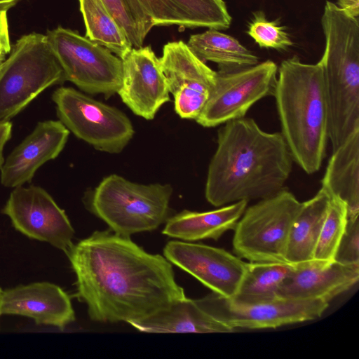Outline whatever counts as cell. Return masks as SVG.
I'll list each match as a JSON object with an SVG mask.
<instances>
[{"label": "cell", "mask_w": 359, "mask_h": 359, "mask_svg": "<svg viewBox=\"0 0 359 359\" xmlns=\"http://www.w3.org/2000/svg\"><path fill=\"white\" fill-rule=\"evenodd\" d=\"M66 255L76 276V297L93 321H139L187 297L172 264L130 236L95 231Z\"/></svg>", "instance_id": "1"}, {"label": "cell", "mask_w": 359, "mask_h": 359, "mask_svg": "<svg viewBox=\"0 0 359 359\" xmlns=\"http://www.w3.org/2000/svg\"><path fill=\"white\" fill-rule=\"evenodd\" d=\"M293 161L281 133L264 131L251 118L229 121L218 131L205 198L222 207L271 197L284 189Z\"/></svg>", "instance_id": "2"}, {"label": "cell", "mask_w": 359, "mask_h": 359, "mask_svg": "<svg viewBox=\"0 0 359 359\" xmlns=\"http://www.w3.org/2000/svg\"><path fill=\"white\" fill-rule=\"evenodd\" d=\"M283 135L295 161L307 174L318 171L329 140L323 66L294 55L278 69L273 93Z\"/></svg>", "instance_id": "3"}, {"label": "cell", "mask_w": 359, "mask_h": 359, "mask_svg": "<svg viewBox=\"0 0 359 359\" xmlns=\"http://www.w3.org/2000/svg\"><path fill=\"white\" fill-rule=\"evenodd\" d=\"M170 184H142L114 174L85 197L86 208L113 232L130 236L151 231L170 217Z\"/></svg>", "instance_id": "4"}, {"label": "cell", "mask_w": 359, "mask_h": 359, "mask_svg": "<svg viewBox=\"0 0 359 359\" xmlns=\"http://www.w3.org/2000/svg\"><path fill=\"white\" fill-rule=\"evenodd\" d=\"M0 63V121H9L47 88L65 81L46 35L20 37Z\"/></svg>", "instance_id": "5"}, {"label": "cell", "mask_w": 359, "mask_h": 359, "mask_svg": "<svg viewBox=\"0 0 359 359\" xmlns=\"http://www.w3.org/2000/svg\"><path fill=\"white\" fill-rule=\"evenodd\" d=\"M302 205L284 188L246 208L233 229L237 257L252 262H287L291 227Z\"/></svg>", "instance_id": "6"}, {"label": "cell", "mask_w": 359, "mask_h": 359, "mask_svg": "<svg viewBox=\"0 0 359 359\" xmlns=\"http://www.w3.org/2000/svg\"><path fill=\"white\" fill-rule=\"evenodd\" d=\"M47 38L65 81L89 94L117 93L123 78V61L105 47L70 29L58 27Z\"/></svg>", "instance_id": "7"}, {"label": "cell", "mask_w": 359, "mask_h": 359, "mask_svg": "<svg viewBox=\"0 0 359 359\" xmlns=\"http://www.w3.org/2000/svg\"><path fill=\"white\" fill-rule=\"evenodd\" d=\"M52 100L65 126L97 150L120 153L133 137V124L123 111L73 88L56 89Z\"/></svg>", "instance_id": "8"}, {"label": "cell", "mask_w": 359, "mask_h": 359, "mask_svg": "<svg viewBox=\"0 0 359 359\" xmlns=\"http://www.w3.org/2000/svg\"><path fill=\"white\" fill-rule=\"evenodd\" d=\"M277 74V65L269 60L236 71L217 72L196 122L211 128L245 117L255 102L273 94Z\"/></svg>", "instance_id": "9"}, {"label": "cell", "mask_w": 359, "mask_h": 359, "mask_svg": "<svg viewBox=\"0 0 359 359\" xmlns=\"http://www.w3.org/2000/svg\"><path fill=\"white\" fill-rule=\"evenodd\" d=\"M200 299L212 316L233 330L271 329L311 320L320 318L329 306L320 299L276 298L246 304L213 292Z\"/></svg>", "instance_id": "10"}, {"label": "cell", "mask_w": 359, "mask_h": 359, "mask_svg": "<svg viewBox=\"0 0 359 359\" xmlns=\"http://www.w3.org/2000/svg\"><path fill=\"white\" fill-rule=\"evenodd\" d=\"M1 212L17 231L32 239L65 254L74 245V230L65 210L40 187H15Z\"/></svg>", "instance_id": "11"}, {"label": "cell", "mask_w": 359, "mask_h": 359, "mask_svg": "<svg viewBox=\"0 0 359 359\" xmlns=\"http://www.w3.org/2000/svg\"><path fill=\"white\" fill-rule=\"evenodd\" d=\"M164 257L213 292L226 298L236 294L246 262L226 250L201 243L172 241L163 248Z\"/></svg>", "instance_id": "12"}, {"label": "cell", "mask_w": 359, "mask_h": 359, "mask_svg": "<svg viewBox=\"0 0 359 359\" xmlns=\"http://www.w3.org/2000/svg\"><path fill=\"white\" fill-rule=\"evenodd\" d=\"M159 59L176 113L181 118L196 120L207 102L217 72L182 41L166 43Z\"/></svg>", "instance_id": "13"}, {"label": "cell", "mask_w": 359, "mask_h": 359, "mask_svg": "<svg viewBox=\"0 0 359 359\" xmlns=\"http://www.w3.org/2000/svg\"><path fill=\"white\" fill-rule=\"evenodd\" d=\"M123 61L122 83L118 94L137 116L151 120L170 100V90L160 59L151 46L133 48Z\"/></svg>", "instance_id": "14"}, {"label": "cell", "mask_w": 359, "mask_h": 359, "mask_svg": "<svg viewBox=\"0 0 359 359\" xmlns=\"http://www.w3.org/2000/svg\"><path fill=\"white\" fill-rule=\"evenodd\" d=\"M292 265L280 287L277 298L320 299L330 303L355 285L359 279V264L312 259Z\"/></svg>", "instance_id": "15"}, {"label": "cell", "mask_w": 359, "mask_h": 359, "mask_svg": "<svg viewBox=\"0 0 359 359\" xmlns=\"http://www.w3.org/2000/svg\"><path fill=\"white\" fill-rule=\"evenodd\" d=\"M69 135L60 121L39 122L4 161L0 169L1 183L15 188L30 182L38 168L60 154Z\"/></svg>", "instance_id": "16"}, {"label": "cell", "mask_w": 359, "mask_h": 359, "mask_svg": "<svg viewBox=\"0 0 359 359\" xmlns=\"http://www.w3.org/2000/svg\"><path fill=\"white\" fill-rule=\"evenodd\" d=\"M0 315L30 318L37 325L63 330L75 320L69 296L58 285L36 282L2 292Z\"/></svg>", "instance_id": "17"}, {"label": "cell", "mask_w": 359, "mask_h": 359, "mask_svg": "<svg viewBox=\"0 0 359 359\" xmlns=\"http://www.w3.org/2000/svg\"><path fill=\"white\" fill-rule=\"evenodd\" d=\"M153 26L228 29L231 23L224 0H128Z\"/></svg>", "instance_id": "18"}, {"label": "cell", "mask_w": 359, "mask_h": 359, "mask_svg": "<svg viewBox=\"0 0 359 359\" xmlns=\"http://www.w3.org/2000/svg\"><path fill=\"white\" fill-rule=\"evenodd\" d=\"M128 324L147 333H228L234 330L212 316L201 299L187 297L147 318Z\"/></svg>", "instance_id": "19"}, {"label": "cell", "mask_w": 359, "mask_h": 359, "mask_svg": "<svg viewBox=\"0 0 359 359\" xmlns=\"http://www.w3.org/2000/svg\"><path fill=\"white\" fill-rule=\"evenodd\" d=\"M248 202L240 201L206 212L184 210L168 219L162 233L188 242L210 238L217 241L227 231L234 229Z\"/></svg>", "instance_id": "20"}, {"label": "cell", "mask_w": 359, "mask_h": 359, "mask_svg": "<svg viewBox=\"0 0 359 359\" xmlns=\"http://www.w3.org/2000/svg\"><path fill=\"white\" fill-rule=\"evenodd\" d=\"M322 188L347 205L348 220L359 215V128L336 149L328 161Z\"/></svg>", "instance_id": "21"}, {"label": "cell", "mask_w": 359, "mask_h": 359, "mask_svg": "<svg viewBox=\"0 0 359 359\" xmlns=\"http://www.w3.org/2000/svg\"><path fill=\"white\" fill-rule=\"evenodd\" d=\"M329 202V194L321 187L313 198L302 203L290 233L285 255L287 263L294 264L313 259Z\"/></svg>", "instance_id": "22"}, {"label": "cell", "mask_w": 359, "mask_h": 359, "mask_svg": "<svg viewBox=\"0 0 359 359\" xmlns=\"http://www.w3.org/2000/svg\"><path fill=\"white\" fill-rule=\"evenodd\" d=\"M187 44L203 62L217 64L220 72L236 71L259 63V58L237 39L215 29L191 35Z\"/></svg>", "instance_id": "23"}, {"label": "cell", "mask_w": 359, "mask_h": 359, "mask_svg": "<svg viewBox=\"0 0 359 359\" xmlns=\"http://www.w3.org/2000/svg\"><path fill=\"white\" fill-rule=\"evenodd\" d=\"M86 36L123 59L133 46L102 0H79Z\"/></svg>", "instance_id": "24"}, {"label": "cell", "mask_w": 359, "mask_h": 359, "mask_svg": "<svg viewBox=\"0 0 359 359\" xmlns=\"http://www.w3.org/2000/svg\"><path fill=\"white\" fill-rule=\"evenodd\" d=\"M293 265L287 262L246 263L245 272L238 290L231 298L241 303L273 300Z\"/></svg>", "instance_id": "25"}, {"label": "cell", "mask_w": 359, "mask_h": 359, "mask_svg": "<svg viewBox=\"0 0 359 359\" xmlns=\"http://www.w3.org/2000/svg\"><path fill=\"white\" fill-rule=\"evenodd\" d=\"M348 222L346 204L339 197L330 195V202L313 259L334 261L337 248Z\"/></svg>", "instance_id": "26"}, {"label": "cell", "mask_w": 359, "mask_h": 359, "mask_svg": "<svg viewBox=\"0 0 359 359\" xmlns=\"http://www.w3.org/2000/svg\"><path fill=\"white\" fill-rule=\"evenodd\" d=\"M124 31L133 48L143 46L144 39L154 27L128 0H102Z\"/></svg>", "instance_id": "27"}, {"label": "cell", "mask_w": 359, "mask_h": 359, "mask_svg": "<svg viewBox=\"0 0 359 359\" xmlns=\"http://www.w3.org/2000/svg\"><path fill=\"white\" fill-rule=\"evenodd\" d=\"M248 34L261 48L286 50L293 44L285 27L275 21L267 20L262 12L255 14Z\"/></svg>", "instance_id": "28"}, {"label": "cell", "mask_w": 359, "mask_h": 359, "mask_svg": "<svg viewBox=\"0 0 359 359\" xmlns=\"http://www.w3.org/2000/svg\"><path fill=\"white\" fill-rule=\"evenodd\" d=\"M334 260L343 264H359V218L348 220Z\"/></svg>", "instance_id": "29"}, {"label": "cell", "mask_w": 359, "mask_h": 359, "mask_svg": "<svg viewBox=\"0 0 359 359\" xmlns=\"http://www.w3.org/2000/svg\"><path fill=\"white\" fill-rule=\"evenodd\" d=\"M7 11L0 12V60H4L5 55L11 51Z\"/></svg>", "instance_id": "30"}, {"label": "cell", "mask_w": 359, "mask_h": 359, "mask_svg": "<svg viewBox=\"0 0 359 359\" xmlns=\"http://www.w3.org/2000/svg\"><path fill=\"white\" fill-rule=\"evenodd\" d=\"M12 135V123L9 121H0V169L4 163L3 151Z\"/></svg>", "instance_id": "31"}, {"label": "cell", "mask_w": 359, "mask_h": 359, "mask_svg": "<svg viewBox=\"0 0 359 359\" xmlns=\"http://www.w3.org/2000/svg\"><path fill=\"white\" fill-rule=\"evenodd\" d=\"M336 5L352 17L358 18L359 15V0H337Z\"/></svg>", "instance_id": "32"}, {"label": "cell", "mask_w": 359, "mask_h": 359, "mask_svg": "<svg viewBox=\"0 0 359 359\" xmlns=\"http://www.w3.org/2000/svg\"><path fill=\"white\" fill-rule=\"evenodd\" d=\"M21 0H0V12L7 11Z\"/></svg>", "instance_id": "33"}, {"label": "cell", "mask_w": 359, "mask_h": 359, "mask_svg": "<svg viewBox=\"0 0 359 359\" xmlns=\"http://www.w3.org/2000/svg\"><path fill=\"white\" fill-rule=\"evenodd\" d=\"M2 292H3V290L0 288V299H1Z\"/></svg>", "instance_id": "34"}]
</instances>
